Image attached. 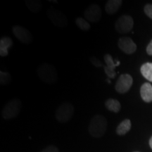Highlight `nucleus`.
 I'll return each instance as SVG.
<instances>
[{
    "label": "nucleus",
    "instance_id": "f257e3e1",
    "mask_svg": "<svg viewBox=\"0 0 152 152\" xmlns=\"http://www.w3.org/2000/svg\"><path fill=\"white\" fill-rule=\"evenodd\" d=\"M107 129V121L102 115H95L89 125V133L94 138H100L105 134Z\"/></svg>",
    "mask_w": 152,
    "mask_h": 152
},
{
    "label": "nucleus",
    "instance_id": "f03ea898",
    "mask_svg": "<svg viewBox=\"0 0 152 152\" xmlns=\"http://www.w3.org/2000/svg\"><path fill=\"white\" fill-rule=\"evenodd\" d=\"M39 79L46 84H54L58 80V73L54 66L49 64H42L37 68Z\"/></svg>",
    "mask_w": 152,
    "mask_h": 152
},
{
    "label": "nucleus",
    "instance_id": "7ed1b4c3",
    "mask_svg": "<svg viewBox=\"0 0 152 152\" xmlns=\"http://www.w3.org/2000/svg\"><path fill=\"white\" fill-rule=\"evenodd\" d=\"M21 101L14 98L7 103L1 111V116L5 120H10L18 116L21 111Z\"/></svg>",
    "mask_w": 152,
    "mask_h": 152
},
{
    "label": "nucleus",
    "instance_id": "20e7f679",
    "mask_svg": "<svg viewBox=\"0 0 152 152\" xmlns=\"http://www.w3.org/2000/svg\"><path fill=\"white\" fill-rule=\"evenodd\" d=\"M75 109L70 102H64L58 106L55 112V117L57 121L61 123H67L73 117Z\"/></svg>",
    "mask_w": 152,
    "mask_h": 152
},
{
    "label": "nucleus",
    "instance_id": "39448f33",
    "mask_svg": "<svg viewBox=\"0 0 152 152\" xmlns=\"http://www.w3.org/2000/svg\"><path fill=\"white\" fill-rule=\"evenodd\" d=\"M47 16L51 22L58 28H65L68 25V18L65 14L60 10L51 7L47 10Z\"/></svg>",
    "mask_w": 152,
    "mask_h": 152
},
{
    "label": "nucleus",
    "instance_id": "423d86ee",
    "mask_svg": "<svg viewBox=\"0 0 152 152\" xmlns=\"http://www.w3.org/2000/svg\"><path fill=\"white\" fill-rule=\"evenodd\" d=\"M134 21L129 15H123L115 23V29L120 34H126L132 30Z\"/></svg>",
    "mask_w": 152,
    "mask_h": 152
},
{
    "label": "nucleus",
    "instance_id": "0eeeda50",
    "mask_svg": "<svg viewBox=\"0 0 152 152\" xmlns=\"http://www.w3.org/2000/svg\"><path fill=\"white\" fill-rule=\"evenodd\" d=\"M133 84L132 76L129 74H123L119 77L115 85V90L120 94L128 92Z\"/></svg>",
    "mask_w": 152,
    "mask_h": 152
},
{
    "label": "nucleus",
    "instance_id": "6e6552de",
    "mask_svg": "<svg viewBox=\"0 0 152 152\" xmlns=\"http://www.w3.org/2000/svg\"><path fill=\"white\" fill-rule=\"evenodd\" d=\"M12 31L15 37L23 44L29 45L33 41V37L32 33L22 26H14L12 28Z\"/></svg>",
    "mask_w": 152,
    "mask_h": 152
},
{
    "label": "nucleus",
    "instance_id": "1a4fd4ad",
    "mask_svg": "<svg viewBox=\"0 0 152 152\" xmlns=\"http://www.w3.org/2000/svg\"><path fill=\"white\" fill-rule=\"evenodd\" d=\"M102 9L97 4H92L89 6L85 10V18L88 22L96 23L99 21L102 18Z\"/></svg>",
    "mask_w": 152,
    "mask_h": 152
},
{
    "label": "nucleus",
    "instance_id": "9d476101",
    "mask_svg": "<svg viewBox=\"0 0 152 152\" xmlns=\"http://www.w3.org/2000/svg\"><path fill=\"white\" fill-rule=\"evenodd\" d=\"M118 45L122 52L127 54H132L137 50L136 44L131 38L128 37H122L119 39Z\"/></svg>",
    "mask_w": 152,
    "mask_h": 152
},
{
    "label": "nucleus",
    "instance_id": "9b49d317",
    "mask_svg": "<svg viewBox=\"0 0 152 152\" xmlns=\"http://www.w3.org/2000/svg\"><path fill=\"white\" fill-rule=\"evenodd\" d=\"M104 58L106 64V66H104V71H105L106 74L110 79L115 78V75H116L115 68L119 65V63L118 64H115L113 61V57L109 54L104 55Z\"/></svg>",
    "mask_w": 152,
    "mask_h": 152
},
{
    "label": "nucleus",
    "instance_id": "f8f14e48",
    "mask_svg": "<svg viewBox=\"0 0 152 152\" xmlns=\"http://www.w3.org/2000/svg\"><path fill=\"white\" fill-rule=\"evenodd\" d=\"M140 95L142 100L149 103L152 102V85L149 83H145L140 88Z\"/></svg>",
    "mask_w": 152,
    "mask_h": 152
},
{
    "label": "nucleus",
    "instance_id": "ddd939ff",
    "mask_svg": "<svg viewBox=\"0 0 152 152\" xmlns=\"http://www.w3.org/2000/svg\"><path fill=\"white\" fill-rule=\"evenodd\" d=\"M123 1L121 0H109L105 5V11L108 14L113 15L119 10L122 6Z\"/></svg>",
    "mask_w": 152,
    "mask_h": 152
},
{
    "label": "nucleus",
    "instance_id": "4468645a",
    "mask_svg": "<svg viewBox=\"0 0 152 152\" xmlns=\"http://www.w3.org/2000/svg\"><path fill=\"white\" fill-rule=\"evenodd\" d=\"M13 45V41L10 37H3L0 40V56H7L9 54V49Z\"/></svg>",
    "mask_w": 152,
    "mask_h": 152
},
{
    "label": "nucleus",
    "instance_id": "2eb2a0df",
    "mask_svg": "<svg viewBox=\"0 0 152 152\" xmlns=\"http://www.w3.org/2000/svg\"><path fill=\"white\" fill-rule=\"evenodd\" d=\"M106 108L109 111L113 113H118L121 109V104L118 101L114 99H109L105 102Z\"/></svg>",
    "mask_w": 152,
    "mask_h": 152
},
{
    "label": "nucleus",
    "instance_id": "dca6fc26",
    "mask_svg": "<svg viewBox=\"0 0 152 152\" xmlns=\"http://www.w3.org/2000/svg\"><path fill=\"white\" fill-rule=\"evenodd\" d=\"M131 128V122L129 119H125L118 125L116 133L118 135H124L128 133Z\"/></svg>",
    "mask_w": 152,
    "mask_h": 152
},
{
    "label": "nucleus",
    "instance_id": "f3484780",
    "mask_svg": "<svg viewBox=\"0 0 152 152\" xmlns=\"http://www.w3.org/2000/svg\"><path fill=\"white\" fill-rule=\"evenodd\" d=\"M142 75L147 80L152 83V63H146L141 66L140 68Z\"/></svg>",
    "mask_w": 152,
    "mask_h": 152
},
{
    "label": "nucleus",
    "instance_id": "a211bd4d",
    "mask_svg": "<svg viewBox=\"0 0 152 152\" xmlns=\"http://www.w3.org/2000/svg\"><path fill=\"white\" fill-rule=\"evenodd\" d=\"M26 5L28 9L33 13H38L42 8V4L37 0H27L26 1Z\"/></svg>",
    "mask_w": 152,
    "mask_h": 152
},
{
    "label": "nucleus",
    "instance_id": "6ab92c4d",
    "mask_svg": "<svg viewBox=\"0 0 152 152\" xmlns=\"http://www.w3.org/2000/svg\"><path fill=\"white\" fill-rule=\"evenodd\" d=\"M75 22L76 26L83 31H88V30H90V24L89 23V22L85 18H82V17H77L75 19Z\"/></svg>",
    "mask_w": 152,
    "mask_h": 152
},
{
    "label": "nucleus",
    "instance_id": "aec40b11",
    "mask_svg": "<svg viewBox=\"0 0 152 152\" xmlns=\"http://www.w3.org/2000/svg\"><path fill=\"white\" fill-rule=\"evenodd\" d=\"M11 82V75L8 72L0 71V83L1 85H6Z\"/></svg>",
    "mask_w": 152,
    "mask_h": 152
},
{
    "label": "nucleus",
    "instance_id": "412c9836",
    "mask_svg": "<svg viewBox=\"0 0 152 152\" xmlns=\"http://www.w3.org/2000/svg\"><path fill=\"white\" fill-rule=\"evenodd\" d=\"M90 62L93 64V65L95 66V67L100 68V67H103V66H104L103 64H102V62L99 59H98V58H96V57L92 56L90 58Z\"/></svg>",
    "mask_w": 152,
    "mask_h": 152
},
{
    "label": "nucleus",
    "instance_id": "4be33fe9",
    "mask_svg": "<svg viewBox=\"0 0 152 152\" xmlns=\"http://www.w3.org/2000/svg\"><path fill=\"white\" fill-rule=\"evenodd\" d=\"M144 10L146 15H147L149 18L152 19V4H147L144 7Z\"/></svg>",
    "mask_w": 152,
    "mask_h": 152
},
{
    "label": "nucleus",
    "instance_id": "5701e85b",
    "mask_svg": "<svg viewBox=\"0 0 152 152\" xmlns=\"http://www.w3.org/2000/svg\"><path fill=\"white\" fill-rule=\"evenodd\" d=\"M40 152H59L58 148L54 145H50L42 150Z\"/></svg>",
    "mask_w": 152,
    "mask_h": 152
},
{
    "label": "nucleus",
    "instance_id": "b1692460",
    "mask_svg": "<svg viewBox=\"0 0 152 152\" xmlns=\"http://www.w3.org/2000/svg\"><path fill=\"white\" fill-rule=\"evenodd\" d=\"M147 53L150 56H152V39L147 47Z\"/></svg>",
    "mask_w": 152,
    "mask_h": 152
},
{
    "label": "nucleus",
    "instance_id": "393cba45",
    "mask_svg": "<svg viewBox=\"0 0 152 152\" xmlns=\"http://www.w3.org/2000/svg\"><path fill=\"white\" fill-rule=\"evenodd\" d=\"M149 145H150V147H151V149H152V137L149 140Z\"/></svg>",
    "mask_w": 152,
    "mask_h": 152
},
{
    "label": "nucleus",
    "instance_id": "a878e982",
    "mask_svg": "<svg viewBox=\"0 0 152 152\" xmlns=\"http://www.w3.org/2000/svg\"><path fill=\"white\" fill-rule=\"evenodd\" d=\"M134 152H139V151H134Z\"/></svg>",
    "mask_w": 152,
    "mask_h": 152
}]
</instances>
